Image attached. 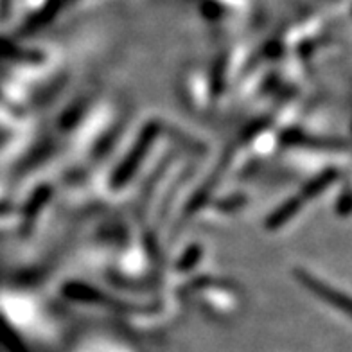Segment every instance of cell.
<instances>
[{
    "mask_svg": "<svg viewBox=\"0 0 352 352\" xmlns=\"http://www.w3.org/2000/svg\"><path fill=\"white\" fill-rule=\"evenodd\" d=\"M298 277H300V283L304 284L306 287H313V289H316V292H324V293H320V297H325V300H329L333 306H338V307H342V309H347V298H342L340 295H336L333 289H329V287L324 286V289H322V284L316 283L315 277H311V275L298 272Z\"/></svg>",
    "mask_w": 352,
    "mask_h": 352,
    "instance_id": "6da1fadb",
    "label": "cell"
}]
</instances>
